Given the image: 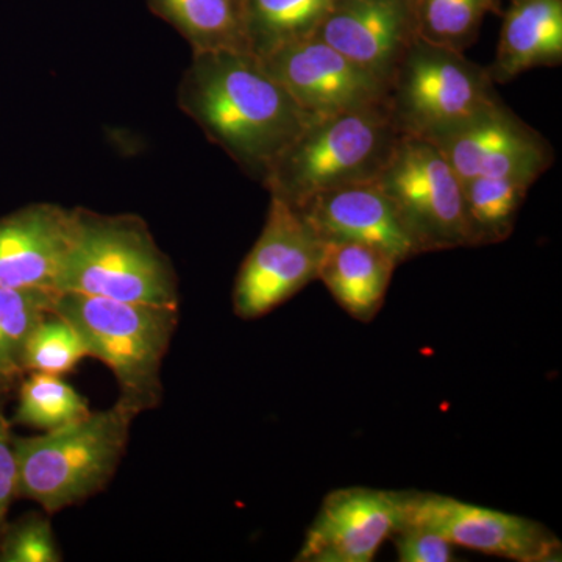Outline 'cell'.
Segmentation results:
<instances>
[{
	"mask_svg": "<svg viewBox=\"0 0 562 562\" xmlns=\"http://www.w3.org/2000/svg\"><path fill=\"white\" fill-rule=\"evenodd\" d=\"M177 105L247 176L265 180L312 117L251 52L192 55Z\"/></svg>",
	"mask_w": 562,
	"mask_h": 562,
	"instance_id": "cell-1",
	"label": "cell"
},
{
	"mask_svg": "<svg viewBox=\"0 0 562 562\" xmlns=\"http://www.w3.org/2000/svg\"><path fill=\"white\" fill-rule=\"evenodd\" d=\"M55 292L179 306V277L135 214L72 209V236Z\"/></svg>",
	"mask_w": 562,
	"mask_h": 562,
	"instance_id": "cell-2",
	"label": "cell"
},
{
	"mask_svg": "<svg viewBox=\"0 0 562 562\" xmlns=\"http://www.w3.org/2000/svg\"><path fill=\"white\" fill-rule=\"evenodd\" d=\"M50 310L76 328L88 357L113 372L117 403L135 416L160 406L161 366L179 325V306L55 292Z\"/></svg>",
	"mask_w": 562,
	"mask_h": 562,
	"instance_id": "cell-3",
	"label": "cell"
},
{
	"mask_svg": "<svg viewBox=\"0 0 562 562\" xmlns=\"http://www.w3.org/2000/svg\"><path fill=\"white\" fill-rule=\"evenodd\" d=\"M401 135L386 106L312 117L273 161L262 187L301 209L321 192L375 180Z\"/></svg>",
	"mask_w": 562,
	"mask_h": 562,
	"instance_id": "cell-4",
	"label": "cell"
},
{
	"mask_svg": "<svg viewBox=\"0 0 562 562\" xmlns=\"http://www.w3.org/2000/svg\"><path fill=\"white\" fill-rule=\"evenodd\" d=\"M135 417L116 402L57 430L13 438L18 497L54 514L105 490L127 449Z\"/></svg>",
	"mask_w": 562,
	"mask_h": 562,
	"instance_id": "cell-5",
	"label": "cell"
},
{
	"mask_svg": "<svg viewBox=\"0 0 562 562\" xmlns=\"http://www.w3.org/2000/svg\"><path fill=\"white\" fill-rule=\"evenodd\" d=\"M497 99L490 69L416 38L387 81L386 109L402 135L431 138Z\"/></svg>",
	"mask_w": 562,
	"mask_h": 562,
	"instance_id": "cell-6",
	"label": "cell"
},
{
	"mask_svg": "<svg viewBox=\"0 0 562 562\" xmlns=\"http://www.w3.org/2000/svg\"><path fill=\"white\" fill-rule=\"evenodd\" d=\"M422 254L468 247L462 181L430 139L401 135L376 179Z\"/></svg>",
	"mask_w": 562,
	"mask_h": 562,
	"instance_id": "cell-7",
	"label": "cell"
},
{
	"mask_svg": "<svg viewBox=\"0 0 562 562\" xmlns=\"http://www.w3.org/2000/svg\"><path fill=\"white\" fill-rule=\"evenodd\" d=\"M324 243L297 210L271 198L260 238L243 261L233 310L244 321L260 319L317 280Z\"/></svg>",
	"mask_w": 562,
	"mask_h": 562,
	"instance_id": "cell-8",
	"label": "cell"
},
{
	"mask_svg": "<svg viewBox=\"0 0 562 562\" xmlns=\"http://www.w3.org/2000/svg\"><path fill=\"white\" fill-rule=\"evenodd\" d=\"M402 503L403 525L428 528L452 546L516 562L562 560V543L557 535L528 517L436 492L402 491Z\"/></svg>",
	"mask_w": 562,
	"mask_h": 562,
	"instance_id": "cell-9",
	"label": "cell"
},
{
	"mask_svg": "<svg viewBox=\"0 0 562 562\" xmlns=\"http://www.w3.org/2000/svg\"><path fill=\"white\" fill-rule=\"evenodd\" d=\"M425 139L438 146L461 181L498 176L538 180L554 161L549 140L502 99Z\"/></svg>",
	"mask_w": 562,
	"mask_h": 562,
	"instance_id": "cell-10",
	"label": "cell"
},
{
	"mask_svg": "<svg viewBox=\"0 0 562 562\" xmlns=\"http://www.w3.org/2000/svg\"><path fill=\"white\" fill-rule=\"evenodd\" d=\"M260 60L310 117L386 106L387 85L317 36Z\"/></svg>",
	"mask_w": 562,
	"mask_h": 562,
	"instance_id": "cell-11",
	"label": "cell"
},
{
	"mask_svg": "<svg viewBox=\"0 0 562 562\" xmlns=\"http://www.w3.org/2000/svg\"><path fill=\"white\" fill-rule=\"evenodd\" d=\"M403 525L402 491H331L306 530L297 562H371Z\"/></svg>",
	"mask_w": 562,
	"mask_h": 562,
	"instance_id": "cell-12",
	"label": "cell"
},
{
	"mask_svg": "<svg viewBox=\"0 0 562 562\" xmlns=\"http://www.w3.org/2000/svg\"><path fill=\"white\" fill-rule=\"evenodd\" d=\"M295 210L322 243L366 244L390 255L398 266L422 255L394 203L375 181L321 192Z\"/></svg>",
	"mask_w": 562,
	"mask_h": 562,
	"instance_id": "cell-13",
	"label": "cell"
},
{
	"mask_svg": "<svg viewBox=\"0 0 562 562\" xmlns=\"http://www.w3.org/2000/svg\"><path fill=\"white\" fill-rule=\"evenodd\" d=\"M316 36L387 85L417 38L412 0H333Z\"/></svg>",
	"mask_w": 562,
	"mask_h": 562,
	"instance_id": "cell-14",
	"label": "cell"
},
{
	"mask_svg": "<svg viewBox=\"0 0 562 562\" xmlns=\"http://www.w3.org/2000/svg\"><path fill=\"white\" fill-rule=\"evenodd\" d=\"M72 236V210L33 203L0 220V288L55 291Z\"/></svg>",
	"mask_w": 562,
	"mask_h": 562,
	"instance_id": "cell-15",
	"label": "cell"
},
{
	"mask_svg": "<svg viewBox=\"0 0 562 562\" xmlns=\"http://www.w3.org/2000/svg\"><path fill=\"white\" fill-rule=\"evenodd\" d=\"M562 63V0H512L503 16L497 55L490 66L495 83L527 70Z\"/></svg>",
	"mask_w": 562,
	"mask_h": 562,
	"instance_id": "cell-16",
	"label": "cell"
},
{
	"mask_svg": "<svg viewBox=\"0 0 562 562\" xmlns=\"http://www.w3.org/2000/svg\"><path fill=\"white\" fill-rule=\"evenodd\" d=\"M397 262L358 243H324L317 280L355 321L369 324L382 312Z\"/></svg>",
	"mask_w": 562,
	"mask_h": 562,
	"instance_id": "cell-17",
	"label": "cell"
},
{
	"mask_svg": "<svg viewBox=\"0 0 562 562\" xmlns=\"http://www.w3.org/2000/svg\"><path fill=\"white\" fill-rule=\"evenodd\" d=\"M147 5L183 36L192 55L250 52L246 0H147Z\"/></svg>",
	"mask_w": 562,
	"mask_h": 562,
	"instance_id": "cell-18",
	"label": "cell"
},
{
	"mask_svg": "<svg viewBox=\"0 0 562 562\" xmlns=\"http://www.w3.org/2000/svg\"><path fill=\"white\" fill-rule=\"evenodd\" d=\"M536 180L522 176L475 177L462 181V216L468 247L506 241Z\"/></svg>",
	"mask_w": 562,
	"mask_h": 562,
	"instance_id": "cell-19",
	"label": "cell"
},
{
	"mask_svg": "<svg viewBox=\"0 0 562 562\" xmlns=\"http://www.w3.org/2000/svg\"><path fill=\"white\" fill-rule=\"evenodd\" d=\"M331 5L333 0H246L251 54L266 57L288 44L316 36Z\"/></svg>",
	"mask_w": 562,
	"mask_h": 562,
	"instance_id": "cell-20",
	"label": "cell"
},
{
	"mask_svg": "<svg viewBox=\"0 0 562 562\" xmlns=\"http://www.w3.org/2000/svg\"><path fill=\"white\" fill-rule=\"evenodd\" d=\"M55 291L0 288V397L13 390L25 373L29 336L50 310Z\"/></svg>",
	"mask_w": 562,
	"mask_h": 562,
	"instance_id": "cell-21",
	"label": "cell"
},
{
	"mask_svg": "<svg viewBox=\"0 0 562 562\" xmlns=\"http://www.w3.org/2000/svg\"><path fill=\"white\" fill-rule=\"evenodd\" d=\"M417 38L464 52L479 38L487 13H501L498 0H412Z\"/></svg>",
	"mask_w": 562,
	"mask_h": 562,
	"instance_id": "cell-22",
	"label": "cell"
},
{
	"mask_svg": "<svg viewBox=\"0 0 562 562\" xmlns=\"http://www.w3.org/2000/svg\"><path fill=\"white\" fill-rule=\"evenodd\" d=\"M90 413L87 398L74 390L63 375L32 372L31 376L22 380L14 420L38 430L52 431L83 419Z\"/></svg>",
	"mask_w": 562,
	"mask_h": 562,
	"instance_id": "cell-23",
	"label": "cell"
},
{
	"mask_svg": "<svg viewBox=\"0 0 562 562\" xmlns=\"http://www.w3.org/2000/svg\"><path fill=\"white\" fill-rule=\"evenodd\" d=\"M87 357V349L76 328L60 314L49 310L29 336L24 368L25 372L65 375Z\"/></svg>",
	"mask_w": 562,
	"mask_h": 562,
	"instance_id": "cell-24",
	"label": "cell"
},
{
	"mask_svg": "<svg viewBox=\"0 0 562 562\" xmlns=\"http://www.w3.org/2000/svg\"><path fill=\"white\" fill-rule=\"evenodd\" d=\"M0 561L60 562V547L46 517L32 514L20 522L3 528L0 535Z\"/></svg>",
	"mask_w": 562,
	"mask_h": 562,
	"instance_id": "cell-25",
	"label": "cell"
},
{
	"mask_svg": "<svg viewBox=\"0 0 562 562\" xmlns=\"http://www.w3.org/2000/svg\"><path fill=\"white\" fill-rule=\"evenodd\" d=\"M401 562H452V543L419 525L406 524L392 536Z\"/></svg>",
	"mask_w": 562,
	"mask_h": 562,
	"instance_id": "cell-26",
	"label": "cell"
},
{
	"mask_svg": "<svg viewBox=\"0 0 562 562\" xmlns=\"http://www.w3.org/2000/svg\"><path fill=\"white\" fill-rule=\"evenodd\" d=\"M18 497V462L9 420L0 409V535L5 528L11 502Z\"/></svg>",
	"mask_w": 562,
	"mask_h": 562,
	"instance_id": "cell-27",
	"label": "cell"
}]
</instances>
